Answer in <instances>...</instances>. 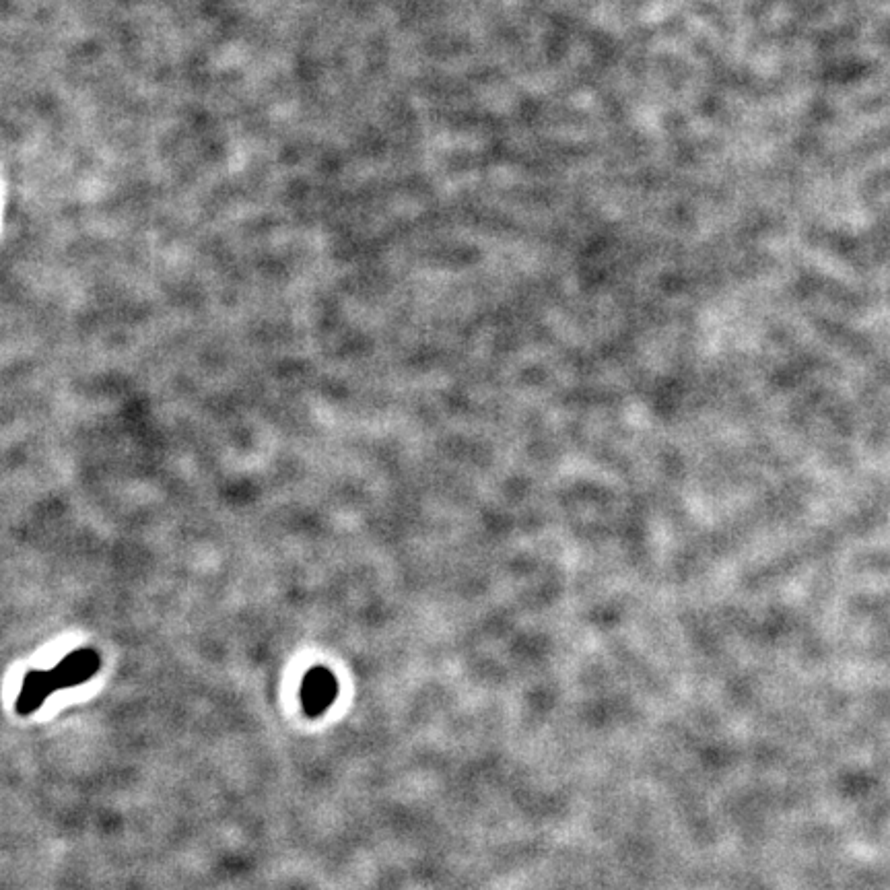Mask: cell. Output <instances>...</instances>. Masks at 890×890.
I'll use <instances>...</instances> for the list:
<instances>
[{"instance_id": "2", "label": "cell", "mask_w": 890, "mask_h": 890, "mask_svg": "<svg viewBox=\"0 0 890 890\" xmlns=\"http://www.w3.org/2000/svg\"><path fill=\"white\" fill-rule=\"evenodd\" d=\"M338 684L330 670L318 666L305 674L301 684V705L307 715H322L336 699Z\"/></svg>"}, {"instance_id": "3", "label": "cell", "mask_w": 890, "mask_h": 890, "mask_svg": "<svg viewBox=\"0 0 890 890\" xmlns=\"http://www.w3.org/2000/svg\"><path fill=\"white\" fill-rule=\"evenodd\" d=\"M54 691H58V689H56V682H54L50 670H33V672H29L25 676V680H23L21 693L17 697V703H15L17 713L19 715H31L33 711H38L44 705V701Z\"/></svg>"}, {"instance_id": "1", "label": "cell", "mask_w": 890, "mask_h": 890, "mask_svg": "<svg viewBox=\"0 0 890 890\" xmlns=\"http://www.w3.org/2000/svg\"><path fill=\"white\" fill-rule=\"evenodd\" d=\"M101 668V656L91 647L75 649L73 654L64 656L56 668H52V678L56 689H73L79 684L91 680L95 672Z\"/></svg>"}]
</instances>
